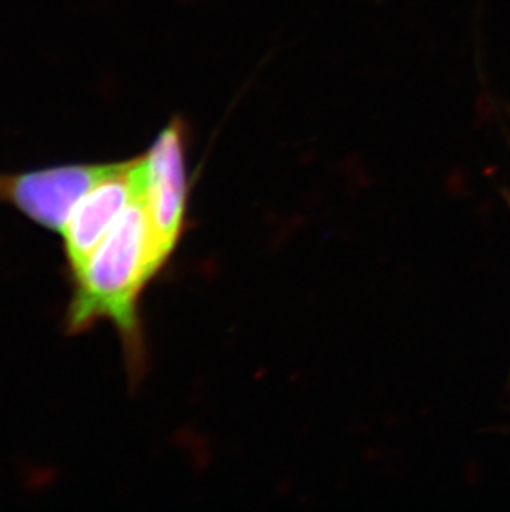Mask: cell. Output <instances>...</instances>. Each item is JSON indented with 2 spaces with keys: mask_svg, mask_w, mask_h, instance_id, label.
I'll return each mask as SVG.
<instances>
[{
  "mask_svg": "<svg viewBox=\"0 0 510 512\" xmlns=\"http://www.w3.org/2000/svg\"><path fill=\"white\" fill-rule=\"evenodd\" d=\"M146 160V158H145ZM145 184L85 266L70 276L72 295L65 312L67 335L85 334L110 322L125 350L131 382L146 370L141 295L171 257L164 252L145 206Z\"/></svg>",
  "mask_w": 510,
  "mask_h": 512,
  "instance_id": "cell-1",
  "label": "cell"
},
{
  "mask_svg": "<svg viewBox=\"0 0 510 512\" xmlns=\"http://www.w3.org/2000/svg\"><path fill=\"white\" fill-rule=\"evenodd\" d=\"M116 161L70 163L25 173H0V203L40 228L62 234L77 204L113 173Z\"/></svg>",
  "mask_w": 510,
  "mask_h": 512,
  "instance_id": "cell-2",
  "label": "cell"
},
{
  "mask_svg": "<svg viewBox=\"0 0 510 512\" xmlns=\"http://www.w3.org/2000/svg\"><path fill=\"white\" fill-rule=\"evenodd\" d=\"M145 176V153L130 160L116 161L113 173L108 174L77 204L60 234L68 277L85 266L110 234L121 214L140 193Z\"/></svg>",
  "mask_w": 510,
  "mask_h": 512,
  "instance_id": "cell-4",
  "label": "cell"
},
{
  "mask_svg": "<svg viewBox=\"0 0 510 512\" xmlns=\"http://www.w3.org/2000/svg\"><path fill=\"white\" fill-rule=\"evenodd\" d=\"M145 206L159 244L173 256L188 226L189 183L186 136L181 121L159 131L145 151Z\"/></svg>",
  "mask_w": 510,
  "mask_h": 512,
  "instance_id": "cell-3",
  "label": "cell"
}]
</instances>
